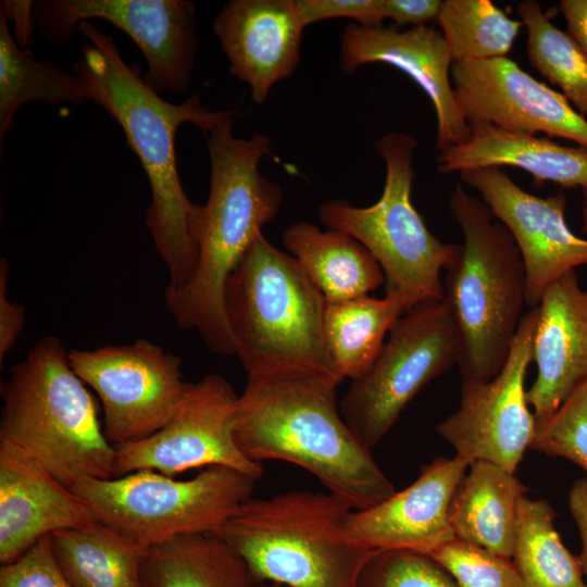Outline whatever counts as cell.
I'll list each match as a JSON object with an SVG mask.
<instances>
[{"mask_svg": "<svg viewBox=\"0 0 587 587\" xmlns=\"http://www.w3.org/2000/svg\"><path fill=\"white\" fill-rule=\"evenodd\" d=\"M559 7L567 23V34L587 57V0H562Z\"/></svg>", "mask_w": 587, "mask_h": 587, "instance_id": "cell-41", "label": "cell"}, {"mask_svg": "<svg viewBox=\"0 0 587 587\" xmlns=\"http://www.w3.org/2000/svg\"><path fill=\"white\" fill-rule=\"evenodd\" d=\"M325 305L299 262L260 234L225 289L236 355L247 374L304 370L341 382L325 344Z\"/></svg>", "mask_w": 587, "mask_h": 587, "instance_id": "cell-7", "label": "cell"}, {"mask_svg": "<svg viewBox=\"0 0 587 587\" xmlns=\"http://www.w3.org/2000/svg\"><path fill=\"white\" fill-rule=\"evenodd\" d=\"M89 505L39 462L0 439V562L15 561L57 530H97Z\"/></svg>", "mask_w": 587, "mask_h": 587, "instance_id": "cell-19", "label": "cell"}, {"mask_svg": "<svg viewBox=\"0 0 587 587\" xmlns=\"http://www.w3.org/2000/svg\"><path fill=\"white\" fill-rule=\"evenodd\" d=\"M358 587H458L429 554L410 550L376 551L365 563Z\"/></svg>", "mask_w": 587, "mask_h": 587, "instance_id": "cell-34", "label": "cell"}, {"mask_svg": "<svg viewBox=\"0 0 587 587\" xmlns=\"http://www.w3.org/2000/svg\"><path fill=\"white\" fill-rule=\"evenodd\" d=\"M340 66L352 74L360 66L384 63L416 83L435 109L437 138L441 149L464 142L470 125L455 102L451 68L453 59L439 30L430 26L398 30L385 26L348 24L340 36Z\"/></svg>", "mask_w": 587, "mask_h": 587, "instance_id": "cell-18", "label": "cell"}, {"mask_svg": "<svg viewBox=\"0 0 587 587\" xmlns=\"http://www.w3.org/2000/svg\"><path fill=\"white\" fill-rule=\"evenodd\" d=\"M145 587H257L245 561L215 534L153 545L142 562Z\"/></svg>", "mask_w": 587, "mask_h": 587, "instance_id": "cell-25", "label": "cell"}, {"mask_svg": "<svg viewBox=\"0 0 587 587\" xmlns=\"http://www.w3.org/2000/svg\"><path fill=\"white\" fill-rule=\"evenodd\" d=\"M429 555L458 587H524L511 559L462 539L453 538Z\"/></svg>", "mask_w": 587, "mask_h": 587, "instance_id": "cell-33", "label": "cell"}, {"mask_svg": "<svg viewBox=\"0 0 587 587\" xmlns=\"http://www.w3.org/2000/svg\"><path fill=\"white\" fill-rule=\"evenodd\" d=\"M469 125L464 142L439 150V173L512 166L528 172L536 182H552L563 188L587 187V149L560 145L549 137L510 133L486 123Z\"/></svg>", "mask_w": 587, "mask_h": 587, "instance_id": "cell-22", "label": "cell"}, {"mask_svg": "<svg viewBox=\"0 0 587 587\" xmlns=\"http://www.w3.org/2000/svg\"><path fill=\"white\" fill-rule=\"evenodd\" d=\"M339 383L304 370L248 373L235 438L249 459L298 465L353 510L367 509L396 490L346 424L336 402Z\"/></svg>", "mask_w": 587, "mask_h": 587, "instance_id": "cell-2", "label": "cell"}, {"mask_svg": "<svg viewBox=\"0 0 587 587\" xmlns=\"http://www.w3.org/2000/svg\"><path fill=\"white\" fill-rule=\"evenodd\" d=\"M54 336L40 339L1 384L0 439L21 448L61 484L114 477L115 447L99 409Z\"/></svg>", "mask_w": 587, "mask_h": 587, "instance_id": "cell-4", "label": "cell"}, {"mask_svg": "<svg viewBox=\"0 0 587 587\" xmlns=\"http://www.w3.org/2000/svg\"><path fill=\"white\" fill-rule=\"evenodd\" d=\"M104 20L128 35L147 60L146 82L157 91H188L198 50L197 14L186 0H39L35 27L50 42L67 45L79 24Z\"/></svg>", "mask_w": 587, "mask_h": 587, "instance_id": "cell-12", "label": "cell"}, {"mask_svg": "<svg viewBox=\"0 0 587 587\" xmlns=\"http://www.w3.org/2000/svg\"><path fill=\"white\" fill-rule=\"evenodd\" d=\"M389 297L370 295L328 303L324 311V338L339 376L355 380L374 364L392 326L405 313Z\"/></svg>", "mask_w": 587, "mask_h": 587, "instance_id": "cell-26", "label": "cell"}, {"mask_svg": "<svg viewBox=\"0 0 587 587\" xmlns=\"http://www.w3.org/2000/svg\"><path fill=\"white\" fill-rule=\"evenodd\" d=\"M461 340L446 300L421 302L392 326L372 367L352 380L340 412L353 435L374 448L416 394L459 363Z\"/></svg>", "mask_w": 587, "mask_h": 587, "instance_id": "cell-10", "label": "cell"}, {"mask_svg": "<svg viewBox=\"0 0 587 587\" xmlns=\"http://www.w3.org/2000/svg\"><path fill=\"white\" fill-rule=\"evenodd\" d=\"M441 0H384L386 18L397 25L426 26L428 22L437 21Z\"/></svg>", "mask_w": 587, "mask_h": 587, "instance_id": "cell-38", "label": "cell"}, {"mask_svg": "<svg viewBox=\"0 0 587 587\" xmlns=\"http://www.w3.org/2000/svg\"><path fill=\"white\" fill-rule=\"evenodd\" d=\"M0 587H73L60 569L50 541L41 537L15 561L2 564Z\"/></svg>", "mask_w": 587, "mask_h": 587, "instance_id": "cell-35", "label": "cell"}, {"mask_svg": "<svg viewBox=\"0 0 587 587\" xmlns=\"http://www.w3.org/2000/svg\"><path fill=\"white\" fill-rule=\"evenodd\" d=\"M282 241L328 303L367 296L385 283L370 251L344 232L299 221L285 228Z\"/></svg>", "mask_w": 587, "mask_h": 587, "instance_id": "cell-24", "label": "cell"}, {"mask_svg": "<svg viewBox=\"0 0 587 587\" xmlns=\"http://www.w3.org/2000/svg\"><path fill=\"white\" fill-rule=\"evenodd\" d=\"M89 42L73 64L88 100L108 112L122 127L149 180L151 202L146 225L168 272L165 291L183 288L192 277L198 259L197 226L201 204L189 200L180 183L175 137L185 123L207 133L230 111L212 112L199 93L180 104L159 96L141 76L138 63L122 58L111 36L91 21L78 29Z\"/></svg>", "mask_w": 587, "mask_h": 587, "instance_id": "cell-1", "label": "cell"}, {"mask_svg": "<svg viewBox=\"0 0 587 587\" xmlns=\"http://www.w3.org/2000/svg\"><path fill=\"white\" fill-rule=\"evenodd\" d=\"M9 263L5 258L0 260V364L13 348L25 323L22 305L8 298Z\"/></svg>", "mask_w": 587, "mask_h": 587, "instance_id": "cell-37", "label": "cell"}, {"mask_svg": "<svg viewBox=\"0 0 587 587\" xmlns=\"http://www.w3.org/2000/svg\"><path fill=\"white\" fill-rule=\"evenodd\" d=\"M255 483L234 469L209 466L187 480L143 470L79 479L71 489L103 526L147 549L177 536L214 534L252 497Z\"/></svg>", "mask_w": 587, "mask_h": 587, "instance_id": "cell-9", "label": "cell"}, {"mask_svg": "<svg viewBox=\"0 0 587 587\" xmlns=\"http://www.w3.org/2000/svg\"><path fill=\"white\" fill-rule=\"evenodd\" d=\"M527 29V58L532 66L587 118V57L565 32L554 26L548 13L534 0L517 4Z\"/></svg>", "mask_w": 587, "mask_h": 587, "instance_id": "cell-31", "label": "cell"}, {"mask_svg": "<svg viewBox=\"0 0 587 587\" xmlns=\"http://www.w3.org/2000/svg\"><path fill=\"white\" fill-rule=\"evenodd\" d=\"M449 209L464 242L446 268L444 299L461 340L463 380H489L503 367L527 305L519 248L488 205L458 185Z\"/></svg>", "mask_w": 587, "mask_h": 587, "instance_id": "cell-5", "label": "cell"}, {"mask_svg": "<svg viewBox=\"0 0 587 587\" xmlns=\"http://www.w3.org/2000/svg\"><path fill=\"white\" fill-rule=\"evenodd\" d=\"M455 102L469 124L559 137L587 149V118L571 102L505 58L453 62Z\"/></svg>", "mask_w": 587, "mask_h": 587, "instance_id": "cell-15", "label": "cell"}, {"mask_svg": "<svg viewBox=\"0 0 587 587\" xmlns=\"http://www.w3.org/2000/svg\"><path fill=\"white\" fill-rule=\"evenodd\" d=\"M89 101L76 74L50 61H37L15 41L0 11V141L16 111L28 102L82 104Z\"/></svg>", "mask_w": 587, "mask_h": 587, "instance_id": "cell-28", "label": "cell"}, {"mask_svg": "<svg viewBox=\"0 0 587 587\" xmlns=\"http://www.w3.org/2000/svg\"><path fill=\"white\" fill-rule=\"evenodd\" d=\"M303 25L296 0H232L213 20L229 73L264 103L300 62Z\"/></svg>", "mask_w": 587, "mask_h": 587, "instance_id": "cell-20", "label": "cell"}, {"mask_svg": "<svg viewBox=\"0 0 587 587\" xmlns=\"http://www.w3.org/2000/svg\"><path fill=\"white\" fill-rule=\"evenodd\" d=\"M437 23L453 62L505 58L524 26L490 0H444Z\"/></svg>", "mask_w": 587, "mask_h": 587, "instance_id": "cell-30", "label": "cell"}, {"mask_svg": "<svg viewBox=\"0 0 587 587\" xmlns=\"http://www.w3.org/2000/svg\"><path fill=\"white\" fill-rule=\"evenodd\" d=\"M549 502H520L512 562L524 587H587L578 555L562 542Z\"/></svg>", "mask_w": 587, "mask_h": 587, "instance_id": "cell-29", "label": "cell"}, {"mask_svg": "<svg viewBox=\"0 0 587 587\" xmlns=\"http://www.w3.org/2000/svg\"><path fill=\"white\" fill-rule=\"evenodd\" d=\"M529 449L563 458L587 474V376L549 417L537 422Z\"/></svg>", "mask_w": 587, "mask_h": 587, "instance_id": "cell-32", "label": "cell"}, {"mask_svg": "<svg viewBox=\"0 0 587 587\" xmlns=\"http://www.w3.org/2000/svg\"><path fill=\"white\" fill-rule=\"evenodd\" d=\"M353 509L330 492L294 490L249 498L214 533L247 564L257 583L285 587H358L376 552L350 541Z\"/></svg>", "mask_w": 587, "mask_h": 587, "instance_id": "cell-6", "label": "cell"}, {"mask_svg": "<svg viewBox=\"0 0 587 587\" xmlns=\"http://www.w3.org/2000/svg\"><path fill=\"white\" fill-rule=\"evenodd\" d=\"M583 196H584V201H583V229L584 232L587 234V187L583 189Z\"/></svg>", "mask_w": 587, "mask_h": 587, "instance_id": "cell-42", "label": "cell"}, {"mask_svg": "<svg viewBox=\"0 0 587 587\" xmlns=\"http://www.w3.org/2000/svg\"><path fill=\"white\" fill-rule=\"evenodd\" d=\"M234 117L232 111L204 133L211 177L209 197L199 213L195 273L179 290H164L165 307L176 324L196 330L220 355L236 354L225 310L227 280L283 203L280 186L259 168L271 152L270 138L261 134L235 137Z\"/></svg>", "mask_w": 587, "mask_h": 587, "instance_id": "cell-3", "label": "cell"}, {"mask_svg": "<svg viewBox=\"0 0 587 587\" xmlns=\"http://www.w3.org/2000/svg\"><path fill=\"white\" fill-rule=\"evenodd\" d=\"M449 509L455 538L512 558L520 502L528 491L519 478L487 461L469 464Z\"/></svg>", "mask_w": 587, "mask_h": 587, "instance_id": "cell-23", "label": "cell"}, {"mask_svg": "<svg viewBox=\"0 0 587 587\" xmlns=\"http://www.w3.org/2000/svg\"><path fill=\"white\" fill-rule=\"evenodd\" d=\"M257 587H285L278 584H272V583H258Z\"/></svg>", "mask_w": 587, "mask_h": 587, "instance_id": "cell-43", "label": "cell"}, {"mask_svg": "<svg viewBox=\"0 0 587 587\" xmlns=\"http://www.w3.org/2000/svg\"><path fill=\"white\" fill-rule=\"evenodd\" d=\"M70 363L100 399L103 430L113 445L147 438L175 415L192 383L184 380L182 359L147 339L73 349Z\"/></svg>", "mask_w": 587, "mask_h": 587, "instance_id": "cell-11", "label": "cell"}, {"mask_svg": "<svg viewBox=\"0 0 587 587\" xmlns=\"http://www.w3.org/2000/svg\"><path fill=\"white\" fill-rule=\"evenodd\" d=\"M537 308L525 312L501 371L489 380H462L460 404L437 432L471 463L487 461L514 473L536 432L525 378L533 362Z\"/></svg>", "mask_w": 587, "mask_h": 587, "instance_id": "cell-13", "label": "cell"}, {"mask_svg": "<svg viewBox=\"0 0 587 587\" xmlns=\"http://www.w3.org/2000/svg\"><path fill=\"white\" fill-rule=\"evenodd\" d=\"M569 508L580 537L578 559L587 584V477L573 483L569 491Z\"/></svg>", "mask_w": 587, "mask_h": 587, "instance_id": "cell-40", "label": "cell"}, {"mask_svg": "<svg viewBox=\"0 0 587 587\" xmlns=\"http://www.w3.org/2000/svg\"><path fill=\"white\" fill-rule=\"evenodd\" d=\"M238 400L229 382L209 374L192 384L171 421L153 435L116 445L114 477L149 470L173 477L202 466H227L257 480L261 462L237 445L234 422Z\"/></svg>", "mask_w": 587, "mask_h": 587, "instance_id": "cell-14", "label": "cell"}, {"mask_svg": "<svg viewBox=\"0 0 587 587\" xmlns=\"http://www.w3.org/2000/svg\"><path fill=\"white\" fill-rule=\"evenodd\" d=\"M0 11L4 13L8 21H13L14 30L12 35L16 43L22 49H26L33 42L36 29L34 20V1H1Z\"/></svg>", "mask_w": 587, "mask_h": 587, "instance_id": "cell-39", "label": "cell"}, {"mask_svg": "<svg viewBox=\"0 0 587 587\" xmlns=\"http://www.w3.org/2000/svg\"><path fill=\"white\" fill-rule=\"evenodd\" d=\"M469 464L457 455L433 460L404 489L367 509L352 510L344 535L371 550L430 554L455 538L449 521L450 502Z\"/></svg>", "mask_w": 587, "mask_h": 587, "instance_id": "cell-17", "label": "cell"}, {"mask_svg": "<svg viewBox=\"0 0 587 587\" xmlns=\"http://www.w3.org/2000/svg\"><path fill=\"white\" fill-rule=\"evenodd\" d=\"M536 308L533 362L537 373L526 399L540 422L587 376V290L571 271L544 291Z\"/></svg>", "mask_w": 587, "mask_h": 587, "instance_id": "cell-21", "label": "cell"}, {"mask_svg": "<svg viewBox=\"0 0 587 587\" xmlns=\"http://www.w3.org/2000/svg\"><path fill=\"white\" fill-rule=\"evenodd\" d=\"M303 25L345 17L361 26H382L386 18L384 0H296Z\"/></svg>", "mask_w": 587, "mask_h": 587, "instance_id": "cell-36", "label": "cell"}, {"mask_svg": "<svg viewBox=\"0 0 587 587\" xmlns=\"http://www.w3.org/2000/svg\"><path fill=\"white\" fill-rule=\"evenodd\" d=\"M375 147L386 165L380 198L370 207L328 200L321 204L319 218L370 251L384 273L385 296L408 312L421 302L444 298L440 274L454 261L460 246L435 237L412 203V161L417 141L392 132L380 137Z\"/></svg>", "mask_w": 587, "mask_h": 587, "instance_id": "cell-8", "label": "cell"}, {"mask_svg": "<svg viewBox=\"0 0 587 587\" xmlns=\"http://www.w3.org/2000/svg\"><path fill=\"white\" fill-rule=\"evenodd\" d=\"M459 174L463 183L480 193L492 215L513 237L525 267L528 307H537L544 291L558 278L587 265V239L569 227L564 195H532L500 167Z\"/></svg>", "mask_w": 587, "mask_h": 587, "instance_id": "cell-16", "label": "cell"}, {"mask_svg": "<svg viewBox=\"0 0 587 587\" xmlns=\"http://www.w3.org/2000/svg\"><path fill=\"white\" fill-rule=\"evenodd\" d=\"M50 536L55 560L73 587H145L142 548L102 525L62 529Z\"/></svg>", "mask_w": 587, "mask_h": 587, "instance_id": "cell-27", "label": "cell"}]
</instances>
